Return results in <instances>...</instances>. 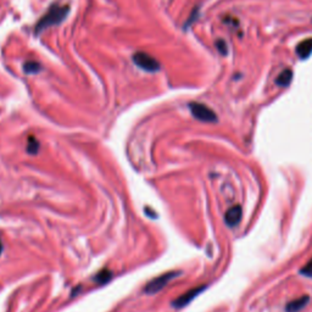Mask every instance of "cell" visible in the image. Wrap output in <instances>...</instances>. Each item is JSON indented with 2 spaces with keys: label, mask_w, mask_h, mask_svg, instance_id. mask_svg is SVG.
Segmentation results:
<instances>
[{
  "label": "cell",
  "mask_w": 312,
  "mask_h": 312,
  "mask_svg": "<svg viewBox=\"0 0 312 312\" xmlns=\"http://www.w3.org/2000/svg\"><path fill=\"white\" fill-rule=\"evenodd\" d=\"M132 60L136 63V66H138L143 71H147V72H157L161 68L160 62L155 57H153L152 55L147 54L144 52H136L132 56Z\"/></svg>",
  "instance_id": "7a4b0ae2"
},
{
  "label": "cell",
  "mask_w": 312,
  "mask_h": 312,
  "mask_svg": "<svg viewBox=\"0 0 312 312\" xmlns=\"http://www.w3.org/2000/svg\"><path fill=\"white\" fill-rule=\"evenodd\" d=\"M215 46L222 55H227V52H228V47H227V43L223 41V39H217Z\"/></svg>",
  "instance_id": "4fadbf2b"
},
{
  "label": "cell",
  "mask_w": 312,
  "mask_h": 312,
  "mask_svg": "<svg viewBox=\"0 0 312 312\" xmlns=\"http://www.w3.org/2000/svg\"><path fill=\"white\" fill-rule=\"evenodd\" d=\"M68 12H70V7L68 6H61V5L54 4L43 17L38 21V23L34 27V33L39 34L41 32L46 31L47 28L52 27V26L60 25L66 17H67Z\"/></svg>",
  "instance_id": "6da1fadb"
},
{
  "label": "cell",
  "mask_w": 312,
  "mask_h": 312,
  "mask_svg": "<svg viewBox=\"0 0 312 312\" xmlns=\"http://www.w3.org/2000/svg\"><path fill=\"white\" fill-rule=\"evenodd\" d=\"M179 274H181V272H168V273L162 274V276H158L157 278L154 279V281L148 283L144 292L147 293V294H155V293L160 292L161 289H163V288H165L166 285L172 281V279L178 277Z\"/></svg>",
  "instance_id": "277c9868"
},
{
  "label": "cell",
  "mask_w": 312,
  "mask_h": 312,
  "mask_svg": "<svg viewBox=\"0 0 312 312\" xmlns=\"http://www.w3.org/2000/svg\"><path fill=\"white\" fill-rule=\"evenodd\" d=\"M189 110L192 115L202 122H217V115L206 105L200 104V103H190Z\"/></svg>",
  "instance_id": "3957f363"
},
{
  "label": "cell",
  "mask_w": 312,
  "mask_h": 312,
  "mask_svg": "<svg viewBox=\"0 0 312 312\" xmlns=\"http://www.w3.org/2000/svg\"><path fill=\"white\" fill-rule=\"evenodd\" d=\"M242 215H243V211H242V208H240V205L232 206V208H229L228 210H227L226 215H224V221H226V223L228 224L229 227H234L240 222V219H242Z\"/></svg>",
  "instance_id": "8992f818"
},
{
  "label": "cell",
  "mask_w": 312,
  "mask_h": 312,
  "mask_svg": "<svg viewBox=\"0 0 312 312\" xmlns=\"http://www.w3.org/2000/svg\"><path fill=\"white\" fill-rule=\"evenodd\" d=\"M293 79V71L290 68H285L283 70L276 78V84L279 87H287L289 86L290 82Z\"/></svg>",
  "instance_id": "9c48e42d"
},
{
  "label": "cell",
  "mask_w": 312,
  "mask_h": 312,
  "mask_svg": "<svg viewBox=\"0 0 312 312\" xmlns=\"http://www.w3.org/2000/svg\"><path fill=\"white\" fill-rule=\"evenodd\" d=\"M205 289H206V285H200V287L193 288V289L188 290L186 294L181 295V297L177 298L176 300L172 301V306H173L174 309H182V308H184V306H187L188 304L192 303V301L194 300V299L197 298L198 295L202 294V293H203Z\"/></svg>",
  "instance_id": "5b68a950"
},
{
  "label": "cell",
  "mask_w": 312,
  "mask_h": 312,
  "mask_svg": "<svg viewBox=\"0 0 312 312\" xmlns=\"http://www.w3.org/2000/svg\"><path fill=\"white\" fill-rule=\"evenodd\" d=\"M2 253V244H1V242H0V254Z\"/></svg>",
  "instance_id": "9a60e30c"
},
{
  "label": "cell",
  "mask_w": 312,
  "mask_h": 312,
  "mask_svg": "<svg viewBox=\"0 0 312 312\" xmlns=\"http://www.w3.org/2000/svg\"><path fill=\"white\" fill-rule=\"evenodd\" d=\"M300 273L306 277H312V259L300 269Z\"/></svg>",
  "instance_id": "5bb4252c"
},
{
  "label": "cell",
  "mask_w": 312,
  "mask_h": 312,
  "mask_svg": "<svg viewBox=\"0 0 312 312\" xmlns=\"http://www.w3.org/2000/svg\"><path fill=\"white\" fill-rule=\"evenodd\" d=\"M199 17V7H194V9H193V11H192V15L189 16V18H188V21L186 23H184V30H187L188 27H189L190 25H193V23L195 22V21H197V18Z\"/></svg>",
  "instance_id": "7c38bea8"
},
{
  "label": "cell",
  "mask_w": 312,
  "mask_h": 312,
  "mask_svg": "<svg viewBox=\"0 0 312 312\" xmlns=\"http://www.w3.org/2000/svg\"><path fill=\"white\" fill-rule=\"evenodd\" d=\"M309 301H310V298H309L308 295H305V297H301L299 299H295V300L290 301V303L287 304V306H285V310H287V312H299V311L303 310V309L305 308L306 305H308Z\"/></svg>",
  "instance_id": "ba28073f"
},
{
  "label": "cell",
  "mask_w": 312,
  "mask_h": 312,
  "mask_svg": "<svg viewBox=\"0 0 312 312\" xmlns=\"http://www.w3.org/2000/svg\"><path fill=\"white\" fill-rule=\"evenodd\" d=\"M39 150V143L38 141H37L36 138H33V137H31L30 139H28V145H27V152L30 153V154H37Z\"/></svg>",
  "instance_id": "8fae6325"
},
{
  "label": "cell",
  "mask_w": 312,
  "mask_h": 312,
  "mask_svg": "<svg viewBox=\"0 0 312 312\" xmlns=\"http://www.w3.org/2000/svg\"><path fill=\"white\" fill-rule=\"evenodd\" d=\"M297 54L301 60H306L312 54V38H308L298 44Z\"/></svg>",
  "instance_id": "52a82bcc"
},
{
  "label": "cell",
  "mask_w": 312,
  "mask_h": 312,
  "mask_svg": "<svg viewBox=\"0 0 312 312\" xmlns=\"http://www.w3.org/2000/svg\"><path fill=\"white\" fill-rule=\"evenodd\" d=\"M23 71L28 75H33V73H38L42 71V65L37 61H27L23 65Z\"/></svg>",
  "instance_id": "30bf717a"
}]
</instances>
